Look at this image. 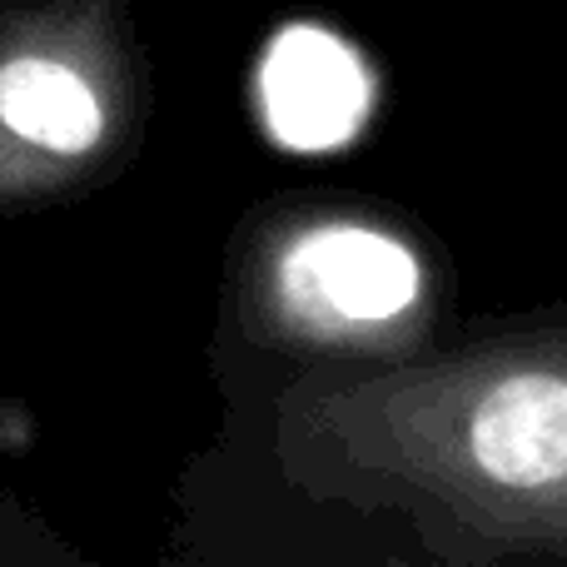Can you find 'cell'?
Wrapping results in <instances>:
<instances>
[{"mask_svg":"<svg viewBox=\"0 0 567 567\" xmlns=\"http://www.w3.org/2000/svg\"><path fill=\"white\" fill-rule=\"evenodd\" d=\"M423 269L409 245L369 225H319L279 259V303L299 329L359 339L399 323L419 303Z\"/></svg>","mask_w":567,"mask_h":567,"instance_id":"1","label":"cell"},{"mask_svg":"<svg viewBox=\"0 0 567 567\" xmlns=\"http://www.w3.org/2000/svg\"><path fill=\"white\" fill-rule=\"evenodd\" d=\"M458 463L513 498L567 493V373L508 369L478 383L463 403Z\"/></svg>","mask_w":567,"mask_h":567,"instance_id":"2","label":"cell"},{"mask_svg":"<svg viewBox=\"0 0 567 567\" xmlns=\"http://www.w3.org/2000/svg\"><path fill=\"white\" fill-rule=\"evenodd\" d=\"M259 110L284 150L323 155L349 145L373 110V80L349 40L319 25H289L259 65Z\"/></svg>","mask_w":567,"mask_h":567,"instance_id":"3","label":"cell"},{"mask_svg":"<svg viewBox=\"0 0 567 567\" xmlns=\"http://www.w3.org/2000/svg\"><path fill=\"white\" fill-rule=\"evenodd\" d=\"M0 120L10 135L45 145L55 155H80L105 130L95 90L70 65L40 55H20L0 70Z\"/></svg>","mask_w":567,"mask_h":567,"instance_id":"4","label":"cell"}]
</instances>
